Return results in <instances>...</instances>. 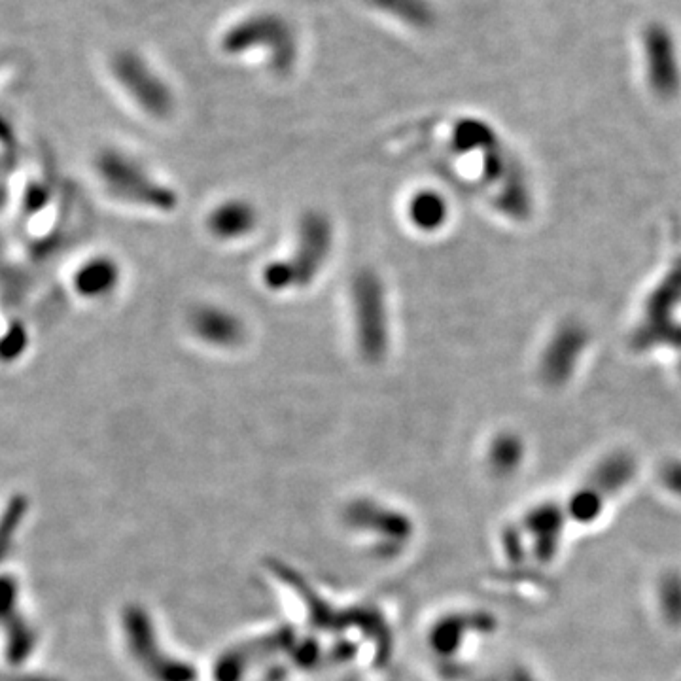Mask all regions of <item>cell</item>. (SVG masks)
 <instances>
[{"label":"cell","instance_id":"cell-2","mask_svg":"<svg viewBox=\"0 0 681 681\" xmlns=\"http://www.w3.org/2000/svg\"><path fill=\"white\" fill-rule=\"evenodd\" d=\"M354 339L367 364H381L390 350L386 286L375 269H360L350 282Z\"/></svg>","mask_w":681,"mask_h":681},{"label":"cell","instance_id":"cell-5","mask_svg":"<svg viewBox=\"0 0 681 681\" xmlns=\"http://www.w3.org/2000/svg\"><path fill=\"white\" fill-rule=\"evenodd\" d=\"M190 328L197 339L218 349H231L243 343V318L222 305H199L190 313Z\"/></svg>","mask_w":681,"mask_h":681},{"label":"cell","instance_id":"cell-7","mask_svg":"<svg viewBox=\"0 0 681 681\" xmlns=\"http://www.w3.org/2000/svg\"><path fill=\"white\" fill-rule=\"evenodd\" d=\"M122 280L120 265L108 256L84 263L74 275V288L86 297L110 296Z\"/></svg>","mask_w":681,"mask_h":681},{"label":"cell","instance_id":"cell-8","mask_svg":"<svg viewBox=\"0 0 681 681\" xmlns=\"http://www.w3.org/2000/svg\"><path fill=\"white\" fill-rule=\"evenodd\" d=\"M409 218L422 231H434L447 218V205L441 195L434 192H419L409 201Z\"/></svg>","mask_w":681,"mask_h":681},{"label":"cell","instance_id":"cell-3","mask_svg":"<svg viewBox=\"0 0 681 681\" xmlns=\"http://www.w3.org/2000/svg\"><path fill=\"white\" fill-rule=\"evenodd\" d=\"M95 169L108 193L120 201L159 212H171L178 205L176 193L125 152L103 150Z\"/></svg>","mask_w":681,"mask_h":681},{"label":"cell","instance_id":"cell-1","mask_svg":"<svg viewBox=\"0 0 681 681\" xmlns=\"http://www.w3.org/2000/svg\"><path fill=\"white\" fill-rule=\"evenodd\" d=\"M333 248V226L322 210L301 214L296 231V246L284 260L271 262L263 269V282L269 290L284 292L305 288L320 275L330 260Z\"/></svg>","mask_w":681,"mask_h":681},{"label":"cell","instance_id":"cell-4","mask_svg":"<svg viewBox=\"0 0 681 681\" xmlns=\"http://www.w3.org/2000/svg\"><path fill=\"white\" fill-rule=\"evenodd\" d=\"M116 76L122 82L123 88L127 89V93L150 116L167 118L173 112L175 99L171 89L167 88L158 74L148 69L140 59L120 57L116 63Z\"/></svg>","mask_w":681,"mask_h":681},{"label":"cell","instance_id":"cell-6","mask_svg":"<svg viewBox=\"0 0 681 681\" xmlns=\"http://www.w3.org/2000/svg\"><path fill=\"white\" fill-rule=\"evenodd\" d=\"M258 226V210L246 199H227L210 210L207 227L216 239L235 241Z\"/></svg>","mask_w":681,"mask_h":681}]
</instances>
